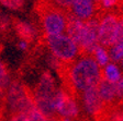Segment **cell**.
Segmentation results:
<instances>
[{
    "mask_svg": "<svg viewBox=\"0 0 123 121\" xmlns=\"http://www.w3.org/2000/svg\"><path fill=\"white\" fill-rule=\"evenodd\" d=\"M63 89L77 101L81 93L99 84L103 78L102 69L91 56H78L72 62L58 61L55 67Z\"/></svg>",
    "mask_w": 123,
    "mask_h": 121,
    "instance_id": "1",
    "label": "cell"
},
{
    "mask_svg": "<svg viewBox=\"0 0 123 121\" xmlns=\"http://www.w3.org/2000/svg\"><path fill=\"white\" fill-rule=\"evenodd\" d=\"M100 12L88 21H80L67 16L66 23V35L74 40L79 49L80 56H91L98 47V25H99Z\"/></svg>",
    "mask_w": 123,
    "mask_h": 121,
    "instance_id": "2",
    "label": "cell"
},
{
    "mask_svg": "<svg viewBox=\"0 0 123 121\" xmlns=\"http://www.w3.org/2000/svg\"><path fill=\"white\" fill-rule=\"evenodd\" d=\"M3 109L5 114L10 115H24L30 109L35 107V101L32 94V89L24 85L18 80L9 82L3 95Z\"/></svg>",
    "mask_w": 123,
    "mask_h": 121,
    "instance_id": "3",
    "label": "cell"
},
{
    "mask_svg": "<svg viewBox=\"0 0 123 121\" xmlns=\"http://www.w3.org/2000/svg\"><path fill=\"white\" fill-rule=\"evenodd\" d=\"M56 84L49 71H44L40 76L35 88L32 91L34 101L37 109L49 119V121H59L61 117L56 114L54 100L57 94Z\"/></svg>",
    "mask_w": 123,
    "mask_h": 121,
    "instance_id": "4",
    "label": "cell"
},
{
    "mask_svg": "<svg viewBox=\"0 0 123 121\" xmlns=\"http://www.w3.org/2000/svg\"><path fill=\"white\" fill-rule=\"evenodd\" d=\"M123 42L122 10L101 11L98 25V45L109 49Z\"/></svg>",
    "mask_w": 123,
    "mask_h": 121,
    "instance_id": "5",
    "label": "cell"
},
{
    "mask_svg": "<svg viewBox=\"0 0 123 121\" xmlns=\"http://www.w3.org/2000/svg\"><path fill=\"white\" fill-rule=\"evenodd\" d=\"M35 12L45 36L58 35L65 32L68 14L54 5L49 0H36Z\"/></svg>",
    "mask_w": 123,
    "mask_h": 121,
    "instance_id": "6",
    "label": "cell"
},
{
    "mask_svg": "<svg viewBox=\"0 0 123 121\" xmlns=\"http://www.w3.org/2000/svg\"><path fill=\"white\" fill-rule=\"evenodd\" d=\"M46 46L51 50L52 56L62 62H72L78 57L79 49L74 40L66 34H58L44 37Z\"/></svg>",
    "mask_w": 123,
    "mask_h": 121,
    "instance_id": "7",
    "label": "cell"
},
{
    "mask_svg": "<svg viewBox=\"0 0 123 121\" xmlns=\"http://www.w3.org/2000/svg\"><path fill=\"white\" fill-rule=\"evenodd\" d=\"M55 111L59 117L70 120H78L80 117L79 103L72 96L67 94L63 88L57 89V94L54 100Z\"/></svg>",
    "mask_w": 123,
    "mask_h": 121,
    "instance_id": "8",
    "label": "cell"
},
{
    "mask_svg": "<svg viewBox=\"0 0 123 121\" xmlns=\"http://www.w3.org/2000/svg\"><path fill=\"white\" fill-rule=\"evenodd\" d=\"M99 12L92 0H74L67 14L80 21H88Z\"/></svg>",
    "mask_w": 123,
    "mask_h": 121,
    "instance_id": "9",
    "label": "cell"
},
{
    "mask_svg": "<svg viewBox=\"0 0 123 121\" xmlns=\"http://www.w3.org/2000/svg\"><path fill=\"white\" fill-rule=\"evenodd\" d=\"M78 103H81L84 110L88 115H90L92 118H95L105 108V105L102 104L99 95H98L97 86L80 94L79 98H78Z\"/></svg>",
    "mask_w": 123,
    "mask_h": 121,
    "instance_id": "10",
    "label": "cell"
},
{
    "mask_svg": "<svg viewBox=\"0 0 123 121\" xmlns=\"http://www.w3.org/2000/svg\"><path fill=\"white\" fill-rule=\"evenodd\" d=\"M97 91L100 99L105 106H115L118 104H122V99H119L115 92L114 83L108 82L105 78L101 79L99 84L97 85Z\"/></svg>",
    "mask_w": 123,
    "mask_h": 121,
    "instance_id": "11",
    "label": "cell"
},
{
    "mask_svg": "<svg viewBox=\"0 0 123 121\" xmlns=\"http://www.w3.org/2000/svg\"><path fill=\"white\" fill-rule=\"evenodd\" d=\"M13 25H14V30L19 35V37L21 38V40L29 44L34 39V30L31 27L30 24L22 22V21L14 20Z\"/></svg>",
    "mask_w": 123,
    "mask_h": 121,
    "instance_id": "12",
    "label": "cell"
},
{
    "mask_svg": "<svg viewBox=\"0 0 123 121\" xmlns=\"http://www.w3.org/2000/svg\"><path fill=\"white\" fill-rule=\"evenodd\" d=\"M102 74L103 78L110 83H117L122 78L121 72L119 71V68L113 63H108L107 66L102 69Z\"/></svg>",
    "mask_w": 123,
    "mask_h": 121,
    "instance_id": "13",
    "label": "cell"
},
{
    "mask_svg": "<svg viewBox=\"0 0 123 121\" xmlns=\"http://www.w3.org/2000/svg\"><path fill=\"white\" fill-rule=\"evenodd\" d=\"M92 58L96 60V62L98 63V66L101 67H105L109 63L110 59H109V55L107 53V49L102 48L101 46H98L95 49L93 53H92Z\"/></svg>",
    "mask_w": 123,
    "mask_h": 121,
    "instance_id": "14",
    "label": "cell"
},
{
    "mask_svg": "<svg viewBox=\"0 0 123 121\" xmlns=\"http://www.w3.org/2000/svg\"><path fill=\"white\" fill-rule=\"evenodd\" d=\"M110 50V53L109 55V59L113 61V62H122V58H123V42L121 43H118L113 45L112 47L109 48Z\"/></svg>",
    "mask_w": 123,
    "mask_h": 121,
    "instance_id": "15",
    "label": "cell"
},
{
    "mask_svg": "<svg viewBox=\"0 0 123 121\" xmlns=\"http://www.w3.org/2000/svg\"><path fill=\"white\" fill-rule=\"evenodd\" d=\"M122 0H101L98 10L99 11H112L122 10Z\"/></svg>",
    "mask_w": 123,
    "mask_h": 121,
    "instance_id": "16",
    "label": "cell"
},
{
    "mask_svg": "<svg viewBox=\"0 0 123 121\" xmlns=\"http://www.w3.org/2000/svg\"><path fill=\"white\" fill-rule=\"evenodd\" d=\"M23 117L25 118L26 121H49L41 111L38 110L36 106L33 107L32 109H30Z\"/></svg>",
    "mask_w": 123,
    "mask_h": 121,
    "instance_id": "17",
    "label": "cell"
},
{
    "mask_svg": "<svg viewBox=\"0 0 123 121\" xmlns=\"http://www.w3.org/2000/svg\"><path fill=\"white\" fill-rule=\"evenodd\" d=\"M0 2L12 10H22L24 7V0H0Z\"/></svg>",
    "mask_w": 123,
    "mask_h": 121,
    "instance_id": "18",
    "label": "cell"
},
{
    "mask_svg": "<svg viewBox=\"0 0 123 121\" xmlns=\"http://www.w3.org/2000/svg\"><path fill=\"white\" fill-rule=\"evenodd\" d=\"M49 1H51L54 5H56L57 8L64 10L65 12H67L74 0H49Z\"/></svg>",
    "mask_w": 123,
    "mask_h": 121,
    "instance_id": "19",
    "label": "cell"
},
{
    "mask_svg": "<svg viewBox=\"0 0 123 121\" xmlns=\"http://www.w3.org/2000/svg\"><path fill=\"white\" fill-rule=\"evenodd\" d=\"M114 87H115V92H117V96L119 99H122V93H123V80L122 78L114 83Z\"/></svg>",
    "mask_w": 123,
    "mask_h": 121,
    "instance_id": "20",
    "label": "cell"
},
{
    "mask_svg": "<svg viewBox=\"0 0 123 121\" xmlns=\"http://www.w3.org/2000/svg\"><path fill=\"white\" fill-rule=\"evenodd\" d=\"M8 121H26L22 115H10L8 117Z\"/></svg>",
    "mask_w": 123,
    "mask_h": 121,
    "instance_id": "21",
    "label": "cell"
},
{
    "mask_svg": "<svg viewBox=\"0 0 123 121\" xmlns=\"http://www.w3.org/2000/svg\"><path fill=\"white\" fill-rule=\"evenodd\" d=\"M19 47L22 48V49H26V48H28V44H26L25 42H23V40H21L20 44H19Z\"/></svg>",
    "mask_w": 123,
    "mask_h": 121,
    "instance_id": "22",
    "label": "cell"
},
{
    "mask_svg": "<svg viewBox=\"0 0 123 121\" xmlns=\"http://www.w3.org/2000/svg\"><path fill=\"white\" fill-rule=\"evenodd\" d=\"M92 1L96 3V5H97V9H98V7H99L100 2H101V0H92ZM98 11H99V10H98Z\"/></svg>",
    "mask_w": 123,
    "mask_h": 121,
    "instance_id": "23",
    "label": "cell"
}]
</instances>
